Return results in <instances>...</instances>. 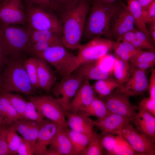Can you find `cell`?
I'll return each instance as SVG.
<instances>
[{"instance_id":"6da1fadb","label":"cell","mask_w":155,"mask_h":155,"mask_svg":"<svg viewBox=\"0 0 155 155\" xmlns=\"http://www.w3.org/2000/svg\"><path fill=\"white\" fill-rule=\"evenodd\" d=\"M90 9L87 0H81L74 7L63 13L62 39L65 47L78 49Z\"/></svg>"},{"instance_id":"7a4b0ae2","label":"cell","mask_w":155,"mask_h":155,"mask_svg":"<svg viewBox=\"0 0 155 155\" xmlns=\"http://www.w3.org/2000/svg\"><path fill=\"white\" fill-rule=\"evenodd\" d=\"M118 0L111 4L92 1L82 36L88 39L99 36L111 39L112 19Z\"/></svg>"},{"instance_id":"3957f363","label":"cell","mask_w":155,"mask_h":155,"mask_svg":"<svg viewBox=\"0 0 155 155\" xmlns=\"http://www.w3.org/2000/svg\"><path fill=\"white\" fill-rule=\"evenodd\" d=\"M24 26L0 23V44L10 58L21 59L24 53L32 54L30 28Z\"/></svg>"},{"instance_id":"277c9868","label":"cell","mask_w":155,"mask_h":155,"mask_svg":"<svg viewBox=\"0 0 155 155\" xmlns=\"http://www.w3.org/2000/svg\"><path fill=\"white\" fill-rule=\"evenodd\" d=\"M1 75L2 88L10 92L33 95L36 89L31 84L21 59L10 58L3 67Z\"/></svg>"},{"instance_id":"5b68a950","label":"cell","mask_w":155,"mask_h":155,"mask_svg":"<svg viewBox=\"0 0 155 155\" xmlns=\"http://www.w3.org/2000/svg\"><path fill=\"white\" fill-rule=\"evenodd\" d=\"M46 61L56 69L62 78L73 73L81 63L77 56L70 53L63 46L49 48L34 54Z\"/></svg>"},{"instance_id":"8992f818","label":"cell","mask_w":155,"mask_h":155,"mask_svg":"<svg viewBox=\"0 0 155 155\" xmlns=\"http://www.w3.org/2000/svg\"><path fill=\"white\" fill-rule=\"evenodd\" d=\"M28 99L32 102L44 117L68 128L66 113L67 111L63 103L51 96L29 95Z\"/></svg>"},{"instance_id":"52a82bcc","label":"cell","mask_w":155,"mask_h":155,"mask_svg":"<svg viewBox=\"0 0 155 155\" xmlns=\"http://www.w3.org/2000/svg\"><path fill=\"white\" fill-rule=\"evenodd\" d=\"M28 23L31 28L36 30L47 31L62 34V25L56 16L39 6H24Z\"/></svg>"},{"instance_id":"ba28073f","label":"cell","mask_w":155,"mask_h":155,"mask_svg":"<svg viewBox=\"0 0 155 155\" xmlns=\"http://www.w3.org/2000/svg\"><path fill=\"white\" fill-rule=\"evenodd\" d=\"M117 43L106 38L95 37L81 45L77 57L81 64L98 60L114 50Z\"/></svg>"},{"instance_id":"9c48e42d","label":"cell","mask_w":155,"mask_h":155,"mask_svg":"<svg viewBox=\"0 0 155 155\" xmlns=\"http://www.w3.org/2000/svg\"><path fill=\"white\" fill-rule=\"evenodd\" d=\"M134 26L133 17L127 6L121 0H118L111 22V33L112 38L116 39L117 42H120L125 34L134 29Z\"/></svg>"},{"instance_id":"30bf717a","label":"cell","mask_w":155,"mask_h":155,"mask_svg":"<svg viewBox=\"0 0 155 155\" xmlns=\"http://www.w3.org/2000/svg\"><path fill=\"white\" fill-rule=\"evenodd\" d=\"M121 135L139 155H155V140L138 132L130 122L124 126Z\"/></svg>"},{"instance_id":"8fae6325","label":"cell","mask_w":155,"mask_h":155,"mask_svg":"<svg viewBox=\"0 0 155 155\" xmlns=\"http://www.w3.org/2000/svg\"><path fill=\"white\" fill-rule=\"evenodd\" d=\"M26 12L21 0H4L0 3V23L25 26L28 23Z\"/></svg>"},{"instance_id":"7c38bea8","label":"cell","mask_w":155,"mask_h":155,"mask_svg":"<svg viewBox=\"0 0 155 155\" xmlns=\"http://www.w3.org/2000/svg\"><path fill=\"white\" fill-rule=\"evenodd\" d=\"M84 81L73 73L62 78L59 82H56L51 91L67 111L71 100Z\"/></svg>"},{"instance_id":"4fadbf2b","label":"cell","mask_w":155,"mask_h":155,"mask_svg":"<svg viewBox=\"0 0 155 155\" xmlns=\"http://www.w3.org/2000/svg\"><path fill=\"white\" fill-rule=\"evenodd\" d=\"M125 93L119 91L118 88L109 95L99 97L104 102L108 111L111 113H115L129 118H134L137 113L132 106L128 97Z\"/></svg>"},{"instance_id":"5bb4252c","label":"cell","mask_w":155,"mask_h":155,"mask_svg":"<svg viewBox=\"0 0 155 155\" xmlns=\"http://www.w3.org/2000/svg\"><path fill=\"white\" fill-rule=\"evenodd\" d=\"M145 71L131 67V76L119 90L130 96H136L143 94L148 89L149 82Z\"/></svg>"},{"instance_id":"9a60e30c","label":"cell","mask_w":155,"mask_h":155,"mask_svg":"<svg viewBox=\"0 0 155 155\" xmlns=\"http://www.w3.org/2000/svg\"><path fill=\"white\" fill-rule=\"evenodd\" d=\"M61 126L48 119H44L40 123L35 154L45 155L49 144Z\"/></svg>"},{"instance_id":"2e32d148","label":"cell","mask_w":155,"mask_h":155,"mask_svg":"<svg viewBox=\"0 0 155 155\" xmlns=\"http://www.w3.org/2000/svg\"><path fill=\"white\" fill-rule=\"evenodd\" d=\"M134 118L127 117L111 113L103 119L92 120V123L94 127L101 131V133L102 135L108 133L121 135L124 126Z\"/></svg>"},{"instance_id":"e0dca14e","label":"cell","mask_w":155,"mask_h":155,"mask_svg":"<svg viewBox=\"0 0 155 155\" xmlns=\"http://www.w3.org/2000/svg\"><path fill=\"white\" fill-rule=\"evenodd\" d=\"M73 73L84 81L98 80L111 78L112 72L104 66L100 59L81 64Z\"/></svg>"},{"instance_id":"ac0fdd59","label":"cell","mask_w":155,"mask_h":155,"mask_svg":"<svg viewBox=\"0 0 155 155\" xmlns=\"http://www.w3.org/2000/svg\"><path fill=\"white\" fill-rule=\"evenodd\" d=\"M66 129L60 127L49 144L45 155H73V147Z\"/></svg>"},{"instance_id":"d6986e66","label":"cell","mask_w":155,"mask_h":155,"mask_svg":"<svg viewBox=\"0 0 155 155\" xmlns=\"http://www.w3.org/2000/svg\"><path fill=\"white\" fill-rule=\"evenodd\" d=\"M96 94L89 80H84L71 100L67 111L78 113L89 105L96 97Z\"/></svg>"},{"instance_id":"ffe728a7","label":"cell","mask_w":155,"mask_h":155,"mask_svg":"<svg viewBox=\"0 0 155 155\" xmlns=\"http://www.w3.org/2000/svg\"><path fill=\"white\" fill-rule=\"evenodd\" d=\"M138 112L130 121L140 133L155 140V116L138 107Z\"/></svg>"},{"instance_id":"44dd1931","label":"cell","mask_w":155,"mask_h":155,"mask_svg":"<svg viewBox=\"0 0 155 155\" xmlns=\"http://www.w3.org/2000/svg\"><path fill=\"white\" fill-rule=\"evenodd\" d=\"M68 128L73 131L92 136L95 131L92 119L80 113L67 111L66 113Z\"/></svg>"},{"instance_id":"7402d4cb","label":"cell","mask_w":155,"mask_h":155,"mask_svg":"<svg viewBox=\"0 0 155 155\" xmlns=\"http://www.w3.org/2000/svg\"><path fill=\"white\" fill-rule=\"evenodd\" d=\"M38 77L40 88L49 92L56 83V76L49 63L44 59L36 57Z\"/></svg>"},{"instance_id":"603a6c76","label":"cell","mask_w":155,"mask_h":155,"mask_svg":"<svg viewBox=\"0 0 155 155\" xmlns=\"http://www.w3.org/2000/svg\"><path fill=\"white\" fill-rule=\"evenodd\" d=\"M40 123L24 118H21L10 125L22 138L35 145L37 139Z\"/></svg>"},{"instance_id":"cb8c5ba5","label":"cell","mask_w":155,"mask_h":155,"mask_svg":"<svg viewBox=\"0 0 155 155\" xmlns=\"http://www.w3.org/2000/svg\"><path fill=\"white\" fill-rule=\"evenodd\" d=\"M78 113L88 117H95L97 119H103L111 113L103 101L97 96L89 105L81 109Z\"/></svg>"},{"instance_id":"d4e9b609","label":"cell","mask_w":155,"mask_h":155,"mask_svg":"<svg viewBox=\"0 0 155 155\" xmlns=\"http://www.w3.org/2000/svg\"><path fill=\"white\" fill-rule=\"evenodd\" d=\"M127 7L133 19L134 25L148 39L154 42L147 30L143 17L142 8L139 2L137 0H127Z\"/></svg>"},{"instance_id":"484cf974","label":"cell","mask_w":155,"mask_h":155,"mask_svg":"<svg viewBox=\"0 0 155 155\" xmlns=\"http://www.w3.org/2000/svg\"><path fill=\"white\" fill-rule=\"evenodd\" d=\"M67 135L72 144L73 155H83L89 140L90 136L66 129Z\"/></svg>"},{"instance_id":"4316f807","label":"cell","mask_w":155,"mask_h":155,"mask_svg":"<svg viewBox=\"0 0 155 155\" xmlns=\"http://www.w3.org/2000/svg\"><path fill=\"white\" fill-rule=\"evenodd\" d=\"M0 129L11 154H17L22 137L19 136L17 132L10 125H3L0 127Z\"/></svg>"},{"instance_id":"83f0119b","label":"cell","mask_w":155,"mask_h":155,"mask_svg":"<svg viewBox=\"0 0 155 155\" xmlns=\"http://www.w3.org/2000/svg\"><path fill=\"white\" fill-rule=\"evenodd\" d=\"M113 73L115 79L123 85L131 76V67L128 61L115 57L114 62Z\"/></svg>"},{"instance_id":"f1b7e54d","label":"cell","mask_w":155,"mask_h":155,"mask_svg":"<svg viewBox=\"0 0 155 155\" xmlns=\"http://www.w3.org/2000/svg\"><path fill=\"white\" fill-rule=\"evenodd\" d=\"M114 50L115 57L128 61L143 51L135 48L130 43L123 42H117Z\"/></svg>"},{"instance_id":"f546056e","label":"cell","mask_w":155,"mask_h":155,"mask_svg":"<svg viewBox=\"0 0 155 155\" xmlns=\"http://www.w3.org/2000/svg\"><path fill=\"white\" fill-rule=\"evenodd\" d=\"M123 85L120 84L115 78H111L97 80L92 86L98 97L107 96L118 88L121 87Z\"/></svg>"},{"instance_id":"4dcf8cb0","label":"cell","mask_w":155,"mask_h":155,"mask_svg":"<svg viewBox=\"0 0 155 155\" xmlns=\"http://www.w3.org/2000/svg\"><path fill=\"white\" fill-rule=\"evenodd\" d=\"M102 135L94 132L90 138L83 155H102L105 154L102 145Z\"/></svg>"},{"instance_id":"1f68e13d","label":"cell","mask_w":155,"mask_h":155,"mask_svg":"<svg viewBox=\"0 0 155 155\" xmlns=\"http://www.w3.org/2000/svg\"><path fill=\"white\" fill-rule=\"evenodd\" d=\"M1 91L11 105L17 111L22 118L24 115L27 101L20 95L7 91L2 88Z\"/></svg>"},{"instance_id":"d6a6232c","label":"cell","mask_w":155,"mask_h":155,"mask_svg":"<svg viewBox=\"0 0 155 155\" xmlns=\"http://www.w3.org/2000/svg\"><path fill=\"white\" fill-rule=\"evenodd\" d=\"M24 65L30 81L36 90L40 88L38 82L37 58L31 57L24 61Z\"/></svg>"},{"instance_id":"836d02e7","label":"cell","mask_w":155,"mask_h":155,"mask_svg":"<svg viewBox=\"0 0 155 155\" xmlns=\"http://www.w3.org/2000/svg\"><path fill=\"white\" fill-rule=\"evenodd\" d=\"M113 155H139L132 148L125 139L121 135L115 136V144Z\"/></svg>"},{"instance_id":"e575fe53","label":"cell","mask_w":155,"mask_h":155,"mask_svg":"<svg viewBox=\"0 0 155 155\" xmlns=\"http://www.w3.org/2000/svg\"><path fill=\"white\" fill-rule=\"evenodd\" d=\"M30 29V39L32 45L38 42L62 37V34L59 33Z\"/></svg>"},{"instance_id":"d590c367","label":"cell","mask_w":155,"mask_h":155,"mask_svg":"<svg viewBox=\"0 0 155 155\" xmlns=\"http://www.w3.org/2000/svg\"><path fill=\"white\" fill-rule=\"evenodd\" d=\"M58 45L64 46L62 37L37 42L32 45V54L34 55L36 53L42 51L52 47Z\"/></svg>"},{"instance_id":"8d00e7d4","label":"cell","mask_w":155,"mask_h":155,"mask_svg":"<svg viewBox=\"0 0 155 155\" xmlns=\"http://www.w3.org/2000/svg\"><path fill=\"white\" fill-rule=\"evenodd\" d=\"M24 118L40 123L44 120V117L36 109L33 103L29 101H27L26 104Z\"/></svg>"},{"instance_id":"74e56055","label":"cell","mask_w":155,"mask_h":155,"mask_svg":"<svg viewBox=\"0 0 155 155\" xmlns=\"http://www.w3.org/2000/svg\"><path fill=\"white\" fill-rule=\"evenodd\" d=\"M81 0H51V9L62 13L75 7Z\"/></svg>"},{"instance_id":"f35d334b","label":"cell","mask_w":155,"mask_h":155,"mask_svg":"<svg viewBox=\"0 0 155 155\" xmlns=\"http://www.w3.org/2000/svg\"><path fill=\"white\" fill-rule=\"evenodd\" d=\"M115 136L111 133L102 135L101 141L106 154L113 155L115 144Z\"/></svg>"},{"instance_id":"ab89813d","label":"cell","mask_w":155,"mask_h":155,"mask_svg":"<svg viewBox=\"0 0 155 155\" xmlns=\"http://www.w3.org/2000/svg\"><path fill=\"white\" fill-rule=\"evenodd\" d=\"M35 145L22 137V140L17 150L19 155H32L35 153Z\"/></svg>"},{"instance_id":"60d3db41","label":"cell","mask_w":155,"mask_h":155,"mask_svg":"<svg viewBox=\"0 0 155 155\" xmlns=\"http://www.w3.org/2000/svg\"><path fill=\"white\" fill-rule=\"evenodd\" d=\"M155 60V54L154 51H143L134 56L129 61V63L151 61Z\"/></svg>"},{"instance_id":"b9f144b4","label":"cell","mask_w":155,"mask_h":155,"mask_svg":"<svg viewBox=\"0 0 155 155\" xmlns=\"http://www.w3.org/2000/svg\"><path fill=\"white\" fill-rule=\"evenodd\" d=\"M143 16L145 23L146 24L155 20V1L145 9H142Z\"/></svg>"},{"instance_id":"7bdbcfd3","label":"cell","mask_w":155,"mask_h":155,"mask_svg":"<svg viewBox=\"0 0 155 155\" xmlns=\"http://www.w3.org/2000/svg\"><path fill=\"white\" fill-rule=\"evenodd\" d=\"M138 107L155 116V100L150 97L144 98L140 103Z\"/></svg>"},{"instance_id":"ee69618b","label":"cell","mask_w":155,"mask_h":155,"mask_svg":"<svg viewBox=\"0 0 155 155\" xmlns=\"http://www.w3.org/2000/svg\"><path fill=\"white\" fill-rule=\"evenodd\" d=\"M24 6L36 5L51 9V0H21Z\"/></svg>"},{"instance_id":"f6af8a7d","label":"cell","mask_w":155,"mask_h":155,"mask_svg":"<svg viewBox=\"0 0 155 155\" xmlns=\"http://www.w3.org/2000/svg\"><path fill=\"white\" fill-rule=\"evenodd\" d=\"M151 75L149 83L148 90L150 96L155 100V69L153 67H151Z\"/></svg>"},{"instance_id":"bcb514c9","label":"cell","mask_w":155,"mask_h":155,"mask_svg":"<svg viewBox=\"0 0 155 155\" xmlns=\"http://www.w3.org/2000/svg\"><path fill=\"white\" fill-rule=\"evenodd\" d=\"M131 68H134L145 71L147 69L151 68L155 64V60L148 62L129 63Z\"/></svg>"},{"instance_id":"7dc6e473","label":"cell","mask_w":155,"mask_h":155,"mask_svg":"<svg viewBox=\"0 0 155 155\" xmlns=\"http://www.w3.org/2000/svg\"><path fill=\"white\" fill-rule=\"evenodd\" d=\"M12 155L0 129V155Z\"/></svg>"},{"instance_id":"c3c4849f","label":"cell","mask_w":155,"mask_h":155,"mask_svg":"<svg viewBox=\"0 0 155 155\" xmlns=\"http://www.w3.org/2000/svg\"><path fill=\"white\" fill-rule=\"evenodd\" d=\"M10 58L0 44V71Z\"/></svg>"},{"instance_id":"681fc988","label":"cell","mask_w":155,"mask_h":155,"mask_svg":"<svg viewBox=\"0 0 155 155\" xmlns=\"http://www.w3.org/2000/svg\"><path fill=\"white\" fill-rule=\"evenodd\" d=\"M135 28L133 30L129 31L125 34L123 38L122 42L131 43L136 39V35L134 32Z\"/></svg>"},{"instance_id":"f907efd6","label":"cell","mask_w":155,"mask_h":155,"mask_svg":"<svg viewBox=\"0 0 155 155\" xmlns=\"http://www.w3.org/2000/svg\"><path fill=\"white\" fill-rule=\"evenodd\" d=\"M147 25H146V28L147 31L153 41H155V20L150 22Z\"/></svg>"},{"instance_id":"816d5d0a","label":"cell","mask_w":155,"mask_h":155,"mask_svg":"<svg viewBox=\"0 0 155 155\" xmlns=\"http://www.w3.org/2000/svg\"><path fill=\"white\" fill-rule=\"evenodd\" d=\"M139 2L142 9L146 8L151 3L155 0H137Z\"/></svg>"},{"instance_id":"f5cc1de1","label":"cell","mask_w":155,"mask_h":155,"mask_svg":"<svg viewBox=\"0 0 155 155\" xmlns=\"http://www.w3.org/2000/svg\"><path fill=\"white\" fill-rule=\"evenodd\" d=\"M118 0H92L93 1L99 2L105 4H111L113 3Z\"/></svg>"},{"instance_id":"db71d44e","label":"cell","mask_w":155,"mask_h":155,"mask_svg":"<svg viewBox=\"0 0 155 155\" xmlns=\"http://www.w3.org/2000/svg\"><path fill=\"white\" fill-rule=\"evenodd\" d=\"M3 125V119L1 113L0 111V127Z\"/></svg>"},{"instance_id":"11a10c76","label":"cell","mask_w":155,"mask_h":155,"mask_svg":"<svg viewBox=\"0 0 155 155\" xmlns=\"http://www.w3.org/2000/svg\"><path fill=\"white\" fill-rule=\"evenodd\" d=\"M2 88V80L1 75L0 74V91Z\"/></svg>"},{"instance_id":"9f6ffc18","label":"cell","mask_w":155,"mask_h":155,"mask_svg":"<svg viewBox=\"0 0 155 155\" xmlns=\"http://www.w3.org/2000/svg\"><path fill=\"white\" fill-rule=\"evenodd\" d=\"M4 0H0V1H1V2H2V1H4Z\"/></svg>"},{"instance_id":"6f0895ef","label":"cell","mask_w":155,"mask_h":155,"mask_svg":"<svg viewBox=\"0 0 155 155\" xmlns=\"http://www.w3.org/2000/svg\"><path fill=\"white\" fill-rule=\"evenodd\" d=\"M1 1H0V3H1Z\"/></svg>"}]
</instances>
